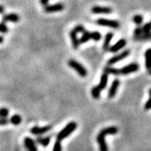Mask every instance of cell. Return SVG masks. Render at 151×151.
Instances as JSON below:
<instances>
[{
	"label": "cell",
	"instance_id": "17",
	"mask_svg": "<svg viewBox=\"0 0 151 151\" xmlns=\"http://www.w3.org/2000/svg\"><path fill=\"white\" fill-rule=\"evenodd\" d=\"M50 140H51V137H50V136L38 137V138H36V142H37L38 144H40L41 146H43V147L48 146Z\"/></svg>",
	"mask_w": 151,
	"mask_h": 151
},
{
	"label": "cell",
	"instance_id": "21",
	"mask_svg": "<svg viewBox=\"0 0 151 151\" xmlns=\"http://www.w3.org/2000/svg\"><path fill=\"white\" fill-rule=\"evenodd\" d=\"M22 122V118L20 115L19 114H14L13 116H11L10 119H9V123H11L14 125H19Z\"/></svg>",
	"mask_w": 151,
	"mask_h": 151
},
{
	"label": "cell",
	"instance_id": "35",
	"mask_svg": "<svg viewBox=\"0 0 151 151\" xmlns=\"http://www.w3.org/2000/svg\"><path fill=\"white\" fill-rule=\"evenodd\" d=\"M4 11H5L4 7V6L0 5V14H3V13H4Z\"/></svg>",
	"mask_w": 151,
	"mask_h": 151
},
{
	"label": "cell",
	"instance_id": "6",
	"mask_svg": "<svg viewBox=\"0 0 151 151\" xmlns=\"http://www.w3.org/2000/svg\"><path fill=\"white\" fill-rule=\"evenodd\" d=\"M139 69V65L137 63H131L119 69L120 75H129L130 73L135 72Z\"/></svg>",
	"mask_w": 151,
	"mask_h": 151
},
{
	"label": "cell",
	"instance_id": "20",
	"mask_svg": "<svg viewBox=\"0 0 151 151\" xmlns=\"http://www.w3.org/2000/svg\"><path fill=\"white\" fill-rule=\"evenodd\" d=\"M135 41H144V40H151V31L148 33H143L141 35L138 37L134 38Z\"/></svg>",
	"mask_w": 151,
	"mask_h": 151
},
{
	"label": "cell",
	"instance_id": "29",
	"mask_svg": "<svg viewBox=\"0 0 151 151\" xmlns=\"http://www.w3.org/2000/svg\"><path fill=\"white\" fill-rule=\"evenodd\" d=\"M149 93H150V97H149L148 101L146 102L145 105V110H150L151 109V88L149 91Z\"/></svg>",
	"mask_w": 151,
	"mask_h": 151
},
{
	"label": "cell",
	"instance_id": "23",
	"mask_svg": "<svg viewBox=\"0 0 151 151\" xmlns=\"http://www.w3.org/2000/svg\"><path fill=\"white\" fill-rule=\"evenodd\" d=\"M91 93H92V96L94 99H99L100 96H101V90L98 86H95L92 88Z\"/></svg>",
	"mask_w": 151,
	"mask_h": 151
},
{
	"label": "cell",
	"instance_id": "3",
	"mask_svg": "<svg viewBox=\"0 0 151 151\" xmlns=\"http://www.w3.org/2000/svg\"><path fill=\"white\" fill-rule=\"evenodd\" d=\"M68 65L70 66L71 69L77 72V74L81 76V77H86L87 76V70L86 69L81 65V63L77 62L75 60H68Z\"/></svg>",
	"mask_w": 151,
	"mask_h": 151
},
{
	"label": "cell",
	"instance_id": "33",
	"mask_svg": "<svg viewBox=\"0 0 151 151\" xmlns=\"http://www.w3.org/2000/svg\"><path fill=\"white\" fill-rule=\"evenodd\" d=\"M9 123V119L7 118H0V126H4Z\"/></svg>",
	"mask_w": 151,
	"mask_h": 151
},
{
	"label": "cell",
	"instance_id": "19",
	"mask_svg": "<svg viewBox=\"0 0 151 151\" xmlns=\"http://www.w3.org/2000/svg\"><path fill=\"white\" fill-rule=\"evenodd\" d=\"M145 66L148 70L151 69V49H148L145 53Z\"/></svg>",
	"mask_w": 151,
	"mask_h": 151
},
{
	"label": "cell",
	"instance_id": "16",
	"mask_svg": "<svg viewBox=\"0 0 151 151\" xmlns=\"http://www.w3.org/2000/svg\"><path fill=\"white\" fill-rule=\"evenodd\" d=\"M108 75L107 73L103 72V74L101 76V79H100V82H99V85H98V87L100 88V90H104L106 87H107V85H108Z\"/></svg>",
	"mask_w": 151,
	"mask_h": 151
},
{
	"label": "cell",
	"instance_id": "10",
	"mask_svg": "<svg viewBox=\"0 0 151 151\" xmlns=\"http://www.w3.org/2000/svg\"><path fill=\"white\" fill-rule=\"evenodd\" d=\"M24 144L28 151H38V148L35 140L30 137H25L24 139Z\"/></svg>",
	"mask_w": 151,
	"mask_h": 151
},
{
	"label": "cell",
	"instance_id": "31",
	"mask_svg": "<svg viewBox=\"0 0 151 151\" xmlns=\"http://www.w3.org/2000/svg\"><path fill=\"white\" fill-rule=\"evenodd\" d=\"M73 30L77 34V33H83L85 30H86V29H85V28H84L83 25H81V24H78V25H76V26L73 29Z\"/></svg>",
	"mask_w": 151,
	"mask_h": 151
},
{
	"label": "cell",
	"instance_id": "34",
	"mask_svg": "<svg viewBox=\"0 0 151 151\" xmlns=\"http://www.w3.org/2000/svg\"><path fill=\"white\" fill-rule=\"evenodd\" d=\"M49 0H40V4L43 6H45L48 4Z\"/></svg>",
	"mask_w": 151,
	"mask_h": 151
},
{
	"label": "cell",
	"instance_id": "4",
	"mask_svg": "<svg viewBox=\"0 0 151 151\" xmlns=\"http://www.w3.org/2000/svg\"><path fill=\"white\" fill-rule=\"evenodd\" d=\"M97 24L99 25L107 26L112 29H118L120 26L119 21L113 19H98L97 20Z\"/></svg>",
	"mask_w": 151,
	"mask_h": 151
},
{
	"label": "cell",
	"instance_id": "2",
	"mask_svg": "<svg viewBox=\"0 0 151 151\" xmlns=\"http://www.w3.org/2000/svg\"><path fill=\"white\" fill-rule=\"evenodd\" d=\"M76 128H77V124L74 121H71L69 124H66L65 127L57 134L56 139H58L60 141L65 139L75 131Z\"/></svg>",
	"mask_w": 151,
	"mask_h": 151
},
{
	"label": "cell",
	"instance_id": "14",
	"mask_svg": "<svg viewBox=\"0 0 151 151\" xmlns=\"http://www.w3.org/2000/svg\"><path fill=\"white\" fill-rule=\"evenodd\" d=\"M70 37L71 40V43L72 45L75 50H77L79 48V45H80V41H79V39L77 37V34L72 29L70 31Z\"/></svg>",
	"mask_w": 151,
	"mask_h": 151
},
{
	"label": "cell",
	"instance_id": "32",
	"mask_svg": "<svg viewBox=\"0 0 151 151\" xmlns=\"http://www.w3.org/2000/svg\"><path fill=\"white\" fill-rule=\"evenodd\" d=\"M143 34V30H142V28L141 27H137L134 29V38L138 37Z\"/></svg>",
	"mask_w": 151,
	"mask_h": 151
},
{
	"label": "cell",
	"instance_id": "5",
	"mask_svg": "<svg viewBox=\"0 0 151 151\" xmlns=\"http://www.w3.org/2000/svg\"><path fill=\"white\" fill-rule=\"evenodd\" d=\"M129 53H130L129 50H125L123 51L122 53L117 55H114L113 57L110 58V59L108 60V65H114V64L118 63V62H119V61L123 60L125 59L126 57H128V56H129Z\"/></svg>",
	"mask_w": 151,
	"mask_h": 151
},
{
	"label": "cell",
	"instance_id": "25",
	"mask_svg": "<svg viewBox=\"0 0 151 151\" xmlns=\"http://www.w3.org/2000/svg\"><path fill=\"white\" fill-rule=\"evenodd\" d=\"M52 151H62V145H61V141L56 139L55 142L53 150Z\"/></svg>",
	"mask_w": 151,
	"mask_h": 151
},
{
	"label": "cell",
	"instance_id": "36",
	"mask_svg": "<svg viewBox=\"0 0 151 151\" xmlns=\"http://www.w3.org/2000/svg\"><path fill=\"white\" fill-rule=\"evenodd\" d=\"M4 42V37L3 36H0V44H2Z\"/></svg>",
	"mask_w": 151,
	"mask_h": 151
},
{
	"label": "cell",
	"instance_id": "28",
	"mask_svg": "<svg viewBox=\"0 0 151 151\" xmlns=\"http://www.w3.org/2000/svg\"><path fill=\"white\" fill-rule=\"evenodd\" d=\"M8 31H9V29H8L6 23H4V22L0 23V32L3 33V34H5Z\"/></svg>",
	"mask_w": 151,
	"mask_h": 151
},
{
	"label": "cell",
	"instance_id": "15",
	"mask_svg": "<svg viewBox=\"0 0 151 151\" xmlns=\"http://www.w3.org/2000/svg\"><path fill=\"white\" fill-rule=\"evenodd\" d=\"M113 37V34L111 32H108L106 36H105V39H104V42H103V50H109V48H110V43L112 41V39Z\"/></svg>",
	"mask_w": 151,
	"mask_h": 151
},
{
	"label": "cell",
	"instance_id": "1",
	"mask_svg": "<svg viewBox=\"0 0 151 151\" xmlns=\"http://www.w3.org/2000/svg\"><path fill=\"white\" fill-rule=\"evenodd\" d=\"M119 132V129L115 126H110L104 128L101 130L97 136V142L99 145V150L100 151H108V147L106 140H105V137L107 135H114L116 134Z\"/></svg>",
	"mask_w": 151,
	"mask_h": 151
},
{
	"label": "cell",
	"instance_id": "24",
	"mask_svg": "<svg viewBox=\"0 0 151 151\" xmlns=\"http://www.w3.org/2000/svg\"><path fill=\"white\" fill-rule=\"evenodd\" d=\"M102 38V35L100 32L98 31H93V32H91V39H92L94 41H99Z\"/></svg>",
	"mask_w": 151,
	"mask_h": 151
},
{
	"label": "cell",
	"instance_id": "37",
	"mask_svg": "<svg viewBox=\"0 0 151 151\" xmlns=\"http://www.w3.org/2000/svg\"><path fill=\"white\" fill-rule=\"evenodd\" d=\"M148 73H149L150 75H151V69H150V70H148Z\"/></svg>",
	"mask_w": 151,
	"mask_h": 151
},
{
	"label": "cell",
	"instance_id": "12",
	"mask_svg": "<svg viewBox=\"0 0 151 151\" xmlns=\"http://www.w3.org/2000/svg\"><path fill=\"white\" fill-rule=\"evenodd\" d=\"M3 22H12V23H17V22L19 21V16L17 14H14V13H12V14H4L3 18Z\"/></svg>",
	"mask_w": 151,
	"mask_h": 151
},
{
	"label": "cell",
	"instance_id": "11",
	"mask_svg": "<svg viewBox=\"0 0 151 151\" xmlns=\"http://www.w3.org/2000/svg\"><path fill=\"white\" fill-rule=\"evenodd\" d=\"M64 5L62 4H55L51 5H45L44 7V10L46 13H54V12H60L64 9Z\"/></svg>",
	"mask_w": 151,
	"mask_h": 151
},
{
	"label": "cell",
	"instance_id": "9",
	"mask_svg": "<svg viewBox=\"0 0 151 151\" xmlns=\"http://www.w3.org/2000/svg\"><path fill=\"white\" fill-rule=\"evenodd\" d=\"M119 85H120V81L119 79H114L111 84V86L108 90V97L109 98H113L116 96V93L118 92V89H119Z\"/></svg>",
	"mask_w": 151,
	"mask_h": 151
},
{
	"label": "cell",
	"instance_id": "26",
	"mask_svg": "<svg viewBox=\"0 0 151 151\" xmlns=\"http://www.w3.org/2000/svg\"><path fill=\"white\" fill-rule=\"evenodd\" d=\"M9 114V109L6 108H0V118H7Z\"/></svg>",
	"mask_w": 151,
	"mask_h": 151
},
{
	"label": "cell",
	"instance_id": "27",
	"mask_svg": "<svg viewBox=\"0 0 151 151\" xmlns=\"http://www.w3.org/2000/svg\"><path fill=\"white\" fill-rule=\"evenodd\" d=\"M143 17L139 15V14H138V15H135L133 18V21L134 22L135 24H137V25H140L141 24H142V22H143Z\"/></svg>",
	"mask_w": 151,
	"mask_h": 151
},
{
	"label": "cell",
	"instance_id": "8",
	"mask_svg": "<svg viewBox=\"0 0 151 151\" xmlns=\"http://www.w3.org/2000/svg\"><path fill=\"white\" fill-rule=\"evenodd\" d=\"M95 14H108L113 12V9L110 7H103V6H93L91 9Z\"/></svg>",
	"mask_w": 151,
	"mask_h": 151
},
{
	"label": "cell",
	"instance_id": "18",
	"mask_svg": "<svg viewBox=\"0 0 151 151\" xmlns=\"http://www.w3.org/2000/svg\"><path fill=\"white\" fill-rule=\"evenodd\" d=\"M104 72L107 73L108 75H113V76H119V69H117L115 67H111V65H108L104 68Z\"/></svg>",
	"mask_w": 151,
	"mask_h": 151
},
{
	"label": "cell",
	"instance_id": "13",
	"mask_svg": "<svg viewBox=\"0 0 151 151\" xmlns=\"http://www.w3.org/2000/svg\"><path fill=\"white\" fill-rule=\"evenodd\" d=\"M125 45H126V40L121 39V40H119L117 43L114 44L113 46H111V47L109 48V50H110L111 52L115 53V52H118V51L120 50L121 49L124 48Z\"/></svg>",
	"mask_w": 151,
	"mask_h": 151
},
{
	"label": "cell",
	"instance_id": "30",
	"mask_svg": "<svg viewBox=\"0 0 151 151\" xmlns=\"http://www.w3.org/2000/svg\"><path fill=\"white\" fill-rule=\"evenodd\" d=\"M142 30H143V33H148L151 31V22H149L145 24L143 28H142Z\"/></svg>",
	"mask_w": 151,
	"mask_h": 151
},
{
	"label": "cell",
	"instance_id": "7",
	"mask_svg": "<svg viewBox=\"0 0 151 151\" xmlns=\"http://www.w3.org/2000/svg\"><path fill=\"white\" fill-rule=\"evenodd\" d=\"M52 129V126L51 125H47V126H44V127H39V126H35L30 129V133L34 135L40 136L44 134L48 133L49 131Z\"/></svg>",
	"mask_w": 151,
	"mask_h": 151
},
{
	"label": "cell",
	"instance_id": "22",
	"mask_svg": "<svg viewBox=\"0 0 151 151\" xmlns=\"http://www.w3.org/2000/svg\"><path fill=\"white\" fill-rule=\"evenodd\" d=\"M90 39H91V32L85 30L82 33V35H81V39L79 40V41H80V44H84L88 42L90 40Z\"/></svg>",
	"mask_w": 151,
	"mask_h": 151
}]
</instances>
